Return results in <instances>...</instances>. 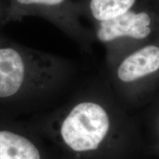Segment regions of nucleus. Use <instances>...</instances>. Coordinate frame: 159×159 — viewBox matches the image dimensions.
Listing matches in <instances>:
<instances>
[{
	"label": "nucleus",
	"instance_id": "f257e3e1",
	"mask_svg": "<svg viewBox=\"0 0 159 159\" xmlns=\"http://www.w3.org/2000/svg\"><path fill=\"white\" fill-rule=\"evenodd\" d=\"M52 56L0 35V99L29 90L45 89L53 78Z\"/></svg>",
	"mask_w": 159,
	"mask_h": 159
},
{
	"label": "nucleus",
	"instance_id": "f03ea898",
	"mask_svg": "<svg viewBox=\"0 0 159 159\" xmlns=\"http://www.w3.org/2000/svg\"><path fill=\"white\" fill-rule=\"evenodd\" d=\"M109 128L108 116L102 106L90 102L77 105L63 121L61 136L77 152L96 150Z\"/></svg>",
	"mask_w": 159,
	"mask_h": 159
},
{
	"label": "nucleus",
	"instance_id": "7ed1b4c3",
	"mask_svg": "<svg viewBox=\"0 0 159 159\" xmlns=\"http://www.w3.org/2000/svg\"><path fill=\"white\" fill-rule=\"evenodd\" d=\"M5 23L26 16L43 19L58 26L68 25L69 0H5Z\"/></svg>",
	"mask_w": 159,
	"mask_h": 159
},
{
	"label": "nucleus",
	"instance_id": "20e7f679",
	"mask_svg": "<svg viewBox=\"0 0 159 159\" xmlns=\"http://www.w3.org/2000/svg\"><path fill=\"white\" fill-rule=\"evenodd\" d=\"M150 21L148 13L128 11L115 19L100 21L97 30V39L102 42H108L124 36L144 39L151 32L149 27Z\"/></svg>",
	"mask_w": 159,
	"mask_h": 159
},
{
	"label": "nucleus",
	"instance_id": "39448f33",
	"mask_svg": "<svg viewBox=\"0 0 159 159\" xmlns=\"http://www.w3.org/2000/svg\"><path fill=\"white\" fill-rule=\"evenodd\" d=\"M159 69V48L148 46L130 55L118 69V77L124 82H131Z\"/></svg>",
	"mask_w": 159,
	"mask_h": 159
},
{
	"label": "nucleus",
	"instance_id": "423d86ee",
	"mask_svg": "<svg viewBox=\"0 0 159 159\" xmlns=\"http://www.w3.org/2000/svg\"><path fill=\"white\" fill-rule=\"evenodd\" d=\"M0 159H41L30 141L10 131H0Z\"/></svg>",
	"mask_w": 159,
	"mask_h": 159
},
{
	"label": "nucleus",
	"instance_id": "0eeeda50",
	"mask_svg": "<svg viewBox=\"0 0 159 159\" xmlns=\"http://www.w3.org/2000/svg\"><path fill=\"white\" fill-rule=\"evenodd\" d=\"M135 0H90L89 9L97 21H108L127 13Z\"/></svg>",
	"mask_w": 159,
	"mask_h": 159
},
{
	"label": "nucleus",
	"instance_id": "6e6552de",
	"mask_svg": "<svg viewBox=\"0 0 159 159\" xmlns=\"http://www.w3.org/2000/svg\"><path fill=\"white\" fill-rule=\"evenodd\" d=\"M6 5L5 0H0V25L5 24V15H6Z\"/></svg>",
	"mask_w": 159,
	"mask_h": 159
}]
</instances>
